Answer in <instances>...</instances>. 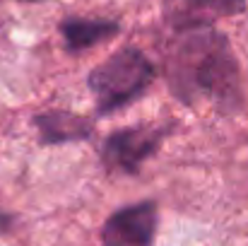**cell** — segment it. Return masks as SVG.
Here are the masks:
<instances>
[{
  "instance_id": "cell-1",
  "label": "cell",
  "mask_w": 248,
  "mask_h": 246,
  "mask_svg": "<svg viewBox=\"0 0 248 246\" xmlns=\"http://www.w3.org/2000/svg\"><path fill=\"white\" fill-rule=\"evenodd\" d=\"M164 78L173 97L188 106L200 99L212 101L224 114L241 106L236 56L229 39L215 27L176 32L164 56Z\"/></svg>"
},
{
  "instance_id": "cell-2",
  "label": "cell",
  "mask_w": 248,
  "mask_h": 246,
  "mask_svg": "<svg viewBox=\"0 0 248 246\" xmlns=\"http://www.w3.org/2000/svg\"><path fill=\"white\" fill-rule=\"evenodd\" d=\"M157 66L135 46H125L104 63H99L87 84L96 101L99 116H111L113 111L128 106L155 82Z\"/></svg>"
},
{
  "instance_id": "cell-3",
  "label": "cell",
  "mask_w": 248,
  "mask_h": 246,
  "mask_svg": "<svg viewBox=\"0 0 248 246\" xmlns=\"http://www.w3.org/2000/svg\"><path fill=\"white\" fill-rule=\"evenodd\" d=\"M171 126H128L113 131L101 145V162L108 171L138 174L164 143Z\"/></svg>"
},
{
  "instance_id": "cell-4",
  "label": "cell",
  "mask_w": 248,
  "mask_h": 246,
  "mask_svg": "<svg viewBox=\"0 0 248 246\" xmlns=\"http://www.w3.org/2000/svg\"><path fill=\"white\" fill-rule=\"evenodd\" d=\"M157 232V205L152 200L116 210L104 230V246H150Z\"/></svg>"
},
{
  "instance_id": "cell-5",
  "label": "cell",
  "mask_w": 248,
  "mask_h": 246,
  "mask_svg": "<svg viewBox=\"0 0 248 246\" xmlns=\"http://www.w3.org/2000/svg\"><path fill=\"white\" fill-rule=\"evenodd\" d=\"M246 10V0H164L162 15L173 32L215 27L222 17H234Z\"/></svg>"
},
{
  "instance_id": "cell-6",
  "label": "cell",
  "mask_w": 248,
  "mask_h": 246,
  "mask_svg": "<svg viewBox=\"0 0 248 246\" xmlns=\"http://www.w3.org/2000/svg\"><path fill=\"white\" fill-rule=\"evenodd\" d=\"M39 128V140L44 145H63L75 140H89L94 133L92 118H84L73 111H46L34 118Z\"/></svg>"
},
{
  "instance_id": "cell-7",
  "label": "cell",
  "mask_w": 248,
  "mask_h": 246,
  "mask_svg": "<svg viewBox=\"0 0 248 246\" xmlns=\"http://www.w3.org/2000/svg\"><path fill=\"white\" fill-rule=\"evenodd\" d=\"M61 36L68 51H84L101 41L113 39L121 32V22L116 19H89V17H68L61 22Z\"/></svg>"
},
{
  "instance_id": "cell-8",
  "label": "cell",
  "mask_w": 248,
  "mask_h": 246,
  "mask_svg": "<svg viewBox=\"0 0 248 246\" xmlns=\"http://www.w3.org/2000/svg\"><path fill=\"white\" fill-rule=\"evenodd\" d=\"M22 2H46V0H22Z\"/></svg>"
}]
</instances>
